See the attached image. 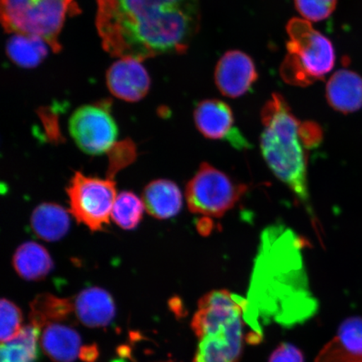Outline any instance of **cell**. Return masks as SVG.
Masks as SVG:
<instances>
[{
    "mask_svg": "<svg viewBox=\"0 0 362 362\" xmlns=\"http://www.w3.org/2000/svg\"><path fill=\"white\" fill-rule=\"evenodd\" d=\"M199 0H98L103 47L119 58L143 61L182 53L200 28Z\"/></svg>",
    "mask_w": 362,
    "mask_h": 362,
    "instance_id": "6da1fadb",
    "label": "cell"
},
{
    "mask_svg": "<svg viewBox=\"0 0 362 362\" xmlns=\"http://www.w3.org/2000/svg\"><path fill=\"white\" fill-rule=\"evenodd\" d=\"M304 243L284 226H273L262 234L244 310L252 329L247 342L261 341L262 324L293 327L315 314L317 302L303 266Z\"/></svg>",
    "mask_w": 362,
    "mask_h": 362,
    "instance_id": "7a4b0ae2",
    "label": "cell"
},
{
    "mask_svg": "<svg viewBox=\"0 0 362 362\" xmlns=\"http://www.w3.org/2000/svg\"><path fill=\"white\" fill-rule=\"evenodd\" d=\"M261 115L264 127L260 138L262 157L314 217L308 191V149L322 141V129L313 122L298 120L279 93L272 95Z\"/></svg>",
    "mask_w": 362,
    "mask_h": 362,
    "instance_id": "3957f363",
    "label": "cell"
},
{
    "mask_svg": "<svg viewBox=\"0 0 362 362\" xmlns=\"http://www.w3.org/2000/svg\"><path fill=\"white\" fill-rule=\"evenodd\" d=\"M246 298L226 289L202 297L192 320L199 339L193 362H239L244 343Z\"/></svg>",
    "mask_w": 362,
    "mask_h": 362,
    "instance_id": "277c9868",
    "label": "cell"
},
{
    "mask_svg": "<svg viewBox=\"0 0 362 362\" xmlns=\"http://www.w3.org/2000/svg\"><path fill=\"white\" fill-rule=\"evenodd\" d=\"M288 55L281 66L286 83L307 87L322 80L332 71L336 53L332 42L313 28L310 21L293 18L286 27Z\"/></svg>",
    "mask_w": 362,
    "mask_h": 362,
    "instance_id": "5b68a950",
    "label": "cell"
},
{
    "mask_svg": "<svg viewBox=\"0 0 362 362\" xmlns=\"http://www.w3.org/2000/svg\"><path fill=\"white\" fill-rule=\"evenodd\" d=\"M74 0H1V19L7 33L34 36L58 51L59 35Z\"/></svg>",
    "mask_w": 362,
    "mask_h": 362,
    "instance_id": "8992f818",
    "label": "cell"
},
{
    "mask_svg": "<svg viewBox=\"0 0 362 362\" xmlns=\"http://www.w3.org/2000/svg\"><path fill=\"white\" fill-rule=\"evenodd\" d=\"M215 167L204 162L185 189L189 211L206 216H223L247 191Z\"/></svg>",
    "mask_w": 362,
    "mask_h": 362,
    "instance_id": "52a82bcc",
    "label": "cell"
},
{
    "mask_svg": "<svg viewBox=\"0 0 362 362\" xmlns=\"http://www.w3.org/2000/svg\"><path fill=\"white\" fill-rule=\"evenodd\" d=\"M70 211L78 223L93 232L103 230L110 223L117 197L115 181L86 176L76 172L66 189Z\"/></svg>",
    "mask_w": 362,
    "mask_h": 362,
    "instance_id": "ba28073f",
    "label": "cell"
},
{
    "mask_svg": "<svg viewBox=\"0 0 362 362\" xmlns=\"http://www.w3.org/2000/svg\"><path fill=\"white\" fill-rule=\"evenodd\" d=\"M68 129L76 146L90 156L110 153L117 146L119 129L110 107L103 103L87 104L76 110Z\"/></svg>",
    "mask_w": 362,
    "mask_h": 362,
    "instance_id": "9c48e42d",
    "label": "cell"
},
{
    "mask_svg": "<svg viewBox=\"0 0 362 362\" xmlns=\"http://www.w3.org/2000/svg\"><path fill=\"white\" fill-rule=\"evenodd\" d=\"M40 345L54 362H74L78 359L94 362L98 357L96 346L83 345L78 332L62 323H52L44 327Z\"/></svg>",
    "mask_w": 362,
    "mask_h": 362,
    "instance_id": "30bf717a",
    "label": "cell"
},
{
    "mask_svg": "<svg viewBox=\"0 0 362 362\" xmlns=\"http://www.w3.org/2000/svg\"><path fill=\"white\" fill-rule=\"evenodd\" d=\"M259 78L252 59L241 51L233 49L226 52L217 62L215 83L225 97L237 98L243 96Z\"/></svg>",
    "mask_w": 362,
    "mask_h": 362,
    "instance_id": "8fae6325",
    "label": "cell"
},
{
    "mask_svg": "<svg viewBox=\"0 0 362 362\" xmlns=\"http://www.w3.org/2000/svg\"><path fill=\"white\" fill-rule=\"evenodd\" d=\"M141 62L119 58L108 69L107 88L115 97L126 102H138L146 96L151 78Z\"/></svg>",
    "mask_w": 362,
    "mask_h": 362,
    "instance_id": "7c38bea8",
    "label": "cell"
},
{
    "mask_svg": "<svg viewBox=\"0 0 362 362\" xmlns=\"http://www.w3.org/2000/svg\"><path fill=\"white\" fill-rule=\"evenodd\" d=\"M315 362H362V317L344 320Z\"/></svg>",
    "mask_w": 362,
    "mask_h": 362,
    "instance_id": "4fadbf2b",
    "label": "cell"
},
{
    "mask_svg": "<svg viewBox=\"0 0 362 362\" xmlns=\"http://www.w3.org/2000/svg\"><path fill=\"white\" fill-rule=\"evenodd\" d=\"M72 301L74 315L85 327H106L115 319V300L105 289L97 287L83 289Z\"/></svg>",
    "mask_w": 362,
    "mask_h": 362,
    "instance_id": "5bb4252c",
    "label": "cell"
},
{
    "mask_svg": "<svg viewBox=\"0 0 362 362\" xmlns=\"http://www.w3.org/2000/svg\"><path fill=\"white\" fill-rule=\"evenodd\" d=\"M194 119L197 129L208 139L220 140L240 134L234 129L232 108L218 99H207L199 103Z\"/></svg>",
    "mask_w": 362,
    "mask_h": 362,
    "instance_id": "9a60e30c",
    "label": "cell"
},
{
    "mask_svg": "<svg viewBox=\"0 0 362 362\" xmlns=\"http://www.w3.org/2000/svg\"><path fill=\"white\" fill-rule=\"evenodd\" d=\"M329 105L339 112L351 113L362 107V78L347 69L339 70L327 84Z\"/></svg>",
    "mask_w": 362,
    "mask_h": 362,
    "instance_id": "2e32d148",
    "label": "cell"
},
{
    "mask_svg": "<svg viewBox=\"0 0 362 362\" xmlns=\"http://www.w3.org/2000/svg\"><path fill=\"white\" fill-rule=\"evenodd\" d=\"M143 202L149 214L157 219L165 220L179 214L183 197L178 185L173 181L157 180L144 189Z\"/></svg>",
    "mask_w": 362,
    "mask_h": 362,
    "instance_id": "e0dca14e",
    "label": "cell"
},
{
    "mask_svg": "<svg viewBox=\"0 0 362 362\" xmlns=\"http://www.w3.org/2000/svg\"><path fill=\"white\" fill-rule=\"evenodd\" d=\"M31 228L36 236L47 242H57L70 228V216L57 204L43 203L36 207L30 218Z\"/></svg>",
    "mask_w": 362,
    "mask_h": 362,
    "instance_id": "ac0fdd59",
    "label": "cell"
},
{
    "mask_svg": "<svg viewBox=\"0 0 362 362\" xmlns=\"http://www.w3.org/2000/svg\"><path fill=\"white\" fill-rule=\"evenodd\" d=\"M13 264L16 273L28 281H38L47 277L53 268L52 259L47 249L33 242L23 243L18 247L13 257Z\"/></svg>",
    "mask_w": 362,
    "mask_h": 362,
    "instance_id": "d6986e66",
    "label": "cell"
},
{
    "mask_svg": "<svg viewBox=\"0 0 362 362\" xmlns=\"http://www.w3.org/2000/svg\"><path fill=\"white\" fill-rule=\"evenodd\" d=\"M74 315V301L51 293L36 296L30 305V324L42 329L52 323H61Z\"/></svg>",
    "mask_w": 362,
    "mask_h": 362,
    "instance_id": "ffe728a7",
    "label": "cell"
},
{
    "mask_svg": "<svg viewBox=\"0 0 362 362\" xmlns=\"http://www.w3.org/2000/svg\"><path fill=\"white\" fill-rule=\"evenodd\" d=\"M49 48L51 47L43 40L21 34H13L6 47L8 57L25 68L37 66L47 56Z\"/></svg>",
    "mask_w": 362,
    "mask_h": 362,
    "instance_id": "44dd1931",
    "label": "cell"
},
{
    "mask_svg": "<svg viewBox=\"0 0 362 362\" xmlns=\"http://www.w3.org/2000/svg\"><path fill=\"white\" fill-rule=\"evenodd\" d=\"M40 332L42 329L30 324L16 338L1 343L0 362H35L39 355Z\"/></svg>",
    "mask_w": 362,
    "mask_h": 362,
    "instance_id": "7402d4cb",
    "label": "cell"
},
{
    "mask_svg": "<svg viewBox=\"0 0 362 362\" xmlns=\"http://www.w3.org/2000/svg\"><path fill=\"white\" fill-rule=\"evenodd\" d=\"M144 208L143 201L135 194L124 192L117 194L111 218L121 228L134 229L141 221Z\"/></svg>",
    "mask_w": 362,
    "mask_h": 362,
    "instance_id": "603a6c76",
    "label": "cell"
},
{
    "mask_svg": "<svg viewBox=\"0 0 362 362\" xmlns=\"http://www.w3.org/2000/svg\"><path fill=\"white\" fill-rule=\"evenodd\" d=\"M0 339L1 343L11 341L21 332L23 315L19 307L15 303L3 298L0 302Z\"/></svg>",
    "mask_w": 362,
    "mask_h": 362,
    "instance_id": "cb8c5ba5",
    "label": "cell"
},
{
    "mask_svg": "<svg viewBox=\"0 0 362 362\" xmlns=\"http://www.w3.org/2000/svg\"><path fill=\"white\" fill-rule=\"evenodd\" d=\"M338 0H294L296 10L308 21L328 19L336 10Z\"/></svg>",
    "mask_w": 362,
    "mask_h": 362,
    "instance_id": "d4e9b609",
    "label": "cell"
},
{
    "mask_svg": "<svg viewBox=\"0 0 362 362\" xmlns=\"http://www.w3.org/2000/svg\"><path fill=\"white\" fill-rule=\"evenodd\" d=\"M269 362H305V356L291 343H282L272 353Z\"/></svg>",
    "mask_w": 362,
    "mask_h": 362,
    "instance_id": "484cf974",
    "label": "cell"
}]
</instances>
